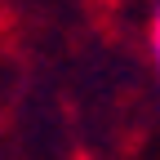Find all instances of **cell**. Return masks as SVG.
Listing matches in <instances>:
<instances>
[{
    "label": "cell",
    "mask_w": 160,
    "mask_h": 160,
    "mask_svg": "<svg viewBox=\"0 0 160 160\" xmlns=\"http://www.w3.org/2000/svg\"><path fill=\"white\" fill-rule=\"evenodd\" d=\"M151 40H156V58H160V9H156V27H151Z\"/></svg>",
    "instance_id": "obj_1"
}]
</instances>
